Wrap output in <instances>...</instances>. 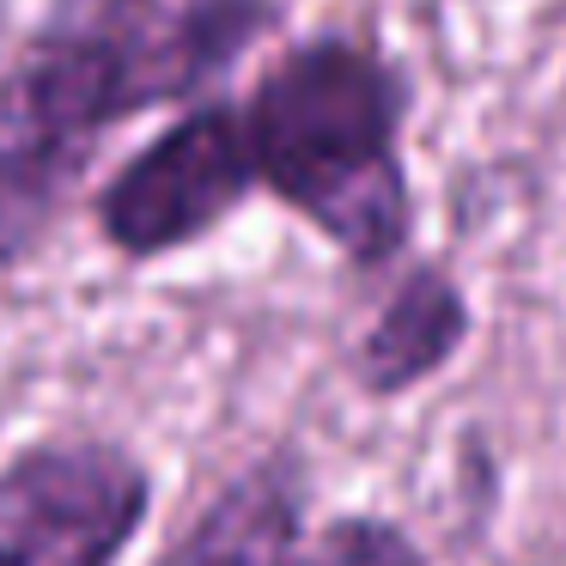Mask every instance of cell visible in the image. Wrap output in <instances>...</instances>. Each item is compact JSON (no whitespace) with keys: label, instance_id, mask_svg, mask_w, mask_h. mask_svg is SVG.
<instances>
[{"label":"cell","instance_id":"2","mask_svg":"<svg viewBox=\"0 0 566 566\" xmlns=\"http://www.w3.org/2000/svg\"><path fill=\"white\" fill-rule=\"evenodd\" d=\"M153 481L116 444H38L0 475V554L13 566H111Z\"/></svg>","mask_w":566,"mask_h":566},{"label":"cell","instance_id":"7","mask_svg":"<svg viewBox=\"0 0 566 566\" xmlns=\"http://www.w3.org/2000/svg\"><path fill=\"white\" fill-rule=\"evenodd\" d=\"M281 566H427L415 548V536L408 530H396L390 517H335L323 536H298L293 554H286Z\"/></svg>","mask_w":566,"mask_h":566},{"label":"cell","instance_id":"1","mask_svg":"<svg viewBox=\"0 0 566 566\" xmlns=\"http://www.w3.org/2000/svg\"><path fill=\"white\" fill-rule=\"evenodd\" d=\"M256 184L305 213L347 262L378 269L408 244V177L396 159L402 80L354 38H311L262 74L244 111Z\"/></svg>","mask_w":566,"mask_h":566},{"label":"cell","instance_id":"4","mask_svg":"<svg viewBox=\"0 0 566 566\" xmlns=\"http://www.w3.org/2000/svg\"><path fill=\"white\" fill-rule=\"evenodd\" d=\"M86 147L92 135H80L19 74H7V86H0V269L50 232Z\"/></svg>","mask_w":566,"mask_h":566},{"label":"cell","instance_id":"6","mask_svg":"<svg viewBox=\"0 0 566 566\" xmlns=\"http://www.w3.org/2000/svg\"><path fill=\"white\" fill-rule=\"evenodd\" d=\"M298 542V475L262 463L208 505L196 530L171 548L165 566H281Z\"/></svg>","mask_w":566,"mask_h":566},{"label":"cell","instance_id":"9","mask_svg":"<svg viewBox=\"0 0 566 566\" xmlns=\"http://www.w3.org/2000/svg\"><path fill=\"white\" fill-rule=\"evenodd\" d=\"M0 31H7V7H0Z\"/></svg>","mask_w":566,"mask_h":566},{"label":"cell","instance_id":"8","mask_svg":"<svg viewBox=\"0 0 566 566\" xmlns=\"http://www.w3.org/2000/svg\"><path fill=\"white\" fill-rule=\"evenodd\" d=\"M104 13H135V7H153V0H98Z\"/></svg>","mask_w":566,"mask_h":566},{"label":"cell","instance_id":"5","mask_svg":"<svg viewBox=\"0 0 566 566\" xmlns=\"http://www.w3.org/2000/svg\"><path fill=\"white\" fill-rule=\"evenodd\" d=\"M469 335V298L444 269H415L359 342V384L371 396H402L451 366Z\"/></svg>","mask_w":566,"mask_h":566},{"label":"cell","instance_id":"3","mask_svg":"<svg viewBox=\"0 0 566 566\" xmlns=\"http://www.w3.org/2000/svg\"><path fill=\"white\" fill-rule=\"evenodd\" d=\"M256 184L250 128L232 111H189L147 153L123 165L98 196L104 238L128 256H165L213 232Z\"/></svg>","mask_w":566,"mask_h":566},{"label":"cell","instance_id":"10","mask_svg":"<svg viewBox=\"0 0 566 566\" xmlns=\"http://www.w3.org/2000/svg\"><path fill=\"white\" fill-rule=\"evenodd\" d=\"M0 566H13V560H7V554H0Z\"/></svg>","mask_w":566,"mask_h":566}]
</instances>
